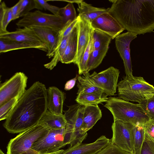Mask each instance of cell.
<instances>
[{
    "label": "cell",
    "instance_id": "obj_1",
    "mask_svg": "<svg viewBox=\"0 0 154 154\" xmlns=\"http://www.w3.org/2000/svg\"><path fill=\"white\" fill-rule=\"evenodd\" d=\"M47 89L37 81L26 90L3 124L8 132L20 133L38 124L48 109Z\"/></svg>",
    "mask_w": 154,
    "mask_h": 154
},
{
    "label": "cell",
    "instance_id": "obj_21",
    "mask_svg": "<svg viewBox=\"0 0 154 154\" xmlns=\"http://www.w3.org/2000/svg\"><path fill=\"white\" fill-rule=\"evenodd\" d=\"M38 124L48 130H59L65 128L66 121L64 114H55L47 109Z\"/></svg>",
    "mask_w": 154,
    "mask_h": 154
},
{
    "label": "cell",
    "instance_id": "obj_26",
    "mask_svg": "<svg viewBox=\"0 0 154 154\" xmlns=\"http://www.w3.org/2000/svg\"><path fill=\"white\" fill-rule=\"evenodd\" d=\"M30 48L40 50L39 47L32 45L0 39V53L16 50Z\"/></svg>",
    "mask_w": 154,
    "mask_h": 154
},
{
    "label": "cell",
    "instance_id": "obj_45",
    "mask_svg": "<svg viewBox=\"0 0 154 154\" xmlns=\"http://www.w3.org/2000/svg\"></svg>",
    "mask_w": 154,
    "mask_h": 154
},
{
    "label": "cell",
    "instance_id": "obj_5",
    "mask_svg": "<svg viewBox=\"0 0 154 154\" xmlns=\"http://www.w3.org/2000/svg\"><path fill=\"white\" fill-rule=\"evenodd\" d=\"M48 130L38 124L11 139L7 147V154H39L32 149L34 143Z\"/></svg>",
    "mask_w": 154,
    "mask_h": 154
},
{
    "label": "cell",
    "instance_id": "obj_9",
    "mask_svg": "<svg viewBox=\"0 0 154 154\" xmlns=\"http://www.w3.org/2000/svg\"><path fill=\"white\" fill-rule=\"evenodd\" d=\"M91 82L107 96H113L116 92L119 77V70L111 66L98 73L94 72L90 74L84 72Z\"/></svg>",
    "mask_w": 154,
    "mask_h": 154
},
{
    "label": "cell",
    "instance_id": "obj_39",
    "mask_svg": "<svg viewBox=\"0 0 154 154\" xmlns=\"http://www.w3.org/2000/svg\"><path fill=\"white\" fill-rule=\"evenodd\" d=\"M140 154H154V142L145 136Z\"/></svg>",
    "mask_w": 154,
    "mask_h": 154
},
{
    "label": "cell",
    "instance_id": "obj_38",
    "mask_svg": "<svg viewBox=\"0 0 154 154\" xmlns=\"http://www.w3.org/2000/svg\"><path fill=\"white\" fill-rule=\"evenodd\" d=\"M143 127L145 136L154 142V120L150 119Z\"/></svg>",
    "mask_w": 154,
    "mask_h": 154
},
{
    "label": "cell",
    "instance_id": "obj_22",
    "mask_svg": "<svg viewBox=\"0 0 154 154\" xmlns=\"http://www.w3.org/2000/svg\"><path fill=\"white\" fill-rule=\"evenodd\" d=\"M78 15L83 16L91 23L101 15L108 12L109 8H97L94 7L83 1L78 5Z\"/></svg>",
    "mask_w": 154,
    "mask_h": 154
},
{
    "label": "cell",
    "instance_id": "obj_33",
    "mask_svg": "<svg viewBox=\"0 0 154 154\" xmlns=\"http://www.w3.org/2000/svg\"><path fill=\"white\" fill-rule=\"evenodd\" d=\"M19 97L12 98L0 106V120L6 119L10 116L18 100Z\"/></svg>",
    "mask_w": 154,
    "mask_h": 154
},
{
    "label": "cell",
    "instance_id": "obj_35",
    "mask_svg": "<svg viewBox=\"0 0 154 154\" xmlns=\"http://www.w3.org/2000/svg\"><path fill=\"white\" fill-rule=\"evenodd\" d=\"M150 119L154 120V95L138 103Z\"/></svg>",
    "mask_w": 154,
    "mask_h": 154
},
{
    "label": "cell",
    "instance_id": "obj_18",
    "mask_svg": "<svg viewBox=\"0 0 154 154\" xmlns=\"http://www.w3.org/2000/svg\"><path fill=\"white\" fill-rule=\"evenodd\" d=\"M47 91L48 110L55 114L63 115L65 94L55 86L49 87Z\"/></svg>",
    "mask_w": 154,
    "mask_h": 154
},
{
    "label": "cell",
    "instance_id": "obj_36",
    "mask_svg": "<svg viewBox=\"0 0 154 154\" xmlns=\"http://www.w3.org/2000/svg\"><path fill=\"white\" fill-rule=\"evenodd\" d=\"M35 1L37 4V9L48 10L51 12L53 14L60 16V8L49 4L47 0H35Z\"/></svg>",
    "mask_w": 154,
    "mask_h": 154
},
{
    "label": "cell",
    "instance_id": "obj_17",
    "mask_svg": "<svg viewBox=\"0 0 154 154\" xmlns=\"http://www.w3.org/2000/svg\"><path fill=\"white\" fill-rule=\"evenodd\" d=\"M29 27L46 45L48 50L46 56L49 58L53 57L57 47L59 31L48 27L36 26Z\"/></svg>",
    "mask_w": 154,
    "mask_h": 154
},
{
    "label": "cell",
    "instance_id": "obj_40",
    "mask_svg": "<svg viewBox=\"0 0 154 154\" xmlns=\"http://www.w3.org/2000/svg\"><path fill=\"white\" fill-rule=\"evenodd\" d=\"M14 20L20 17V4L18 2L14 6L11 8Z\"/></svg>",
    "mask_w": 154,
    "mask_h": 154
},
{
    "label": "cell",
    "instance_id": "obj_14",
    "mask_svg": "<svg viewBox=\"0 0 154 154\" xmlns=\"http://www.w3.org/2000/svg\"><path fill=\"white\" fill-rule=\"evenodd\" d=\"M92 28L111 36L112 39L120 34L125 29L108 12L104 13L91 22Z\"/></svg>",
    "mask_w": 154,
    "mask_h": 154
},
{
    "label": "cell",
    "instance_id": "obj_7",
    "mask_svg": "<svg viewBox=\"0 0 154 154\" xmlns=\"http://www.w3.org/2000/svg\"><path fill=\"white\" fill-rule=\"evenodd\" d=\"M69 144V138L65 129L48 130V132L33 144L32 149L39 154L57 152Z\"/></svg>",
    "mask_w": 154,
    "mask_h": 154
},
{
    "label": "cell",
    "instance_id": "obj_30",
    "mask_svg": "<svg viewBox=\"0 0 154 154\" xmlns=\"http://www.w3.org/2000/svg\"><path fill=\"white\" fill-rule=\"evenodd\" d=\"M145 137L143 127L134 125V154H140Z\"/></svg>",
    "mask_w": 154,
    "mask_h": 154
},
{
    "label": "cell",
    "instance_id": "obj_15",
    "mask_svg": "<svg viewBox=\"0 0 154 154\" xmlns=\"http://www.w3.org/2000/svg\"><path fill=\"white\" fill-rule=\"evenodd\" d=\"M78 51L75 63L77 65L82 58L93 30L91 23L83 16L78 15Z\"/></svg>",
    "mask_w": 154,
    "mask_h": 154
},
{
    "label": "cell",
    "instance_id": "obj_20",
    "mask_svg": "<svg viewBox=\"0 0 154 154\" xmlns=\"http://www.w3.org/2000/svg\"><path fill=\"white\" fill-rule=\"evenodd\" d=\"M71 33L68 44L60 61L62 63L75 64L78 51V29L77 25Z\"/></svg>",
    "mask_w": 154,
    "mask_h": 154
},
{
    "label": "cell",
    "instance_id": "obj_13",
    "mask_svg": "<svg viewBox=\"0 0 154 154\" xmlns=\"http://www.w3.org/2000/svg\"><path fill=\"white\" fill-rule=\"evenodd\" d=\"M137 35L136 34L128 31L120 34L115 38L116 47L123 60L126 76H133L130 55V45L131 42L137 37Z\"/></svg>",
    "mask_w": 154,
    "mask_h": 154
},
{
    "label": "cell",
    "instance_id": "obj_29",
    "mask_svg": "<svg viewBox=\"0 0 154 154\" xmlns=\"http://www.w3.org/2000/svg\"><path fill=\"white\" fill-rule=\"evenodd\" d=\"M71 34V33L68 36L63 38L59 46L55 51L51 61L44 65L45 68L51 70L60 61V58L68 44Z\"/></svg>",
    "mask_w": 154,
    "mask_h": 154
},
{
    "label": "cell",
    "instance_id": "obj_42",
    "mask_svg": "<svg viewBox=\"0 0 154 154\" xmlns=\"http://www.w3.org/2000/svg\"><path fill=\"white\" fill-rule=\"evenodd\" d=\"M63 1L69 3H75L77 4H79L81 2H82L83 0H63Z\"/></svg>",
    "mask_w": 154,
    "mask_h": 154
},
{
    "label": "cell",
    "instance_id": "obj_43",
    "mask_svg": "<svg viewBox=\"0 0 154 154\" xmlns=\"http://www.w3.org/2000/svg\"><path fill=\"white\" fill-rule=\"evenodd\" d=\"M63 151H64V150H63V149H60L58 151L56 152L51 153L42 154H60V153H62Z\"/></svg>",
    "mask_w": 154,
    "mask_h": 154
},
{
    "label": "cell",
    "instance_id": "obj_25",
    "mask_svg": "<svg viewBox=\"0 0 154 154\" xmlns=\"http://www.w3.org/2000/svg\"><path fill=\"white\" fill-rule=\"evenodd\" d=\"M109 47L92 51L89 58L85 72H89L98 67L106 55Z\"/></svg>",
    "mask_w": 154,
    "mask_h": 154
},
{
    "label": "cell",
    "instance_id": "obj_6",
    "mask_svg": "<svg viewBox=\"0 0 154 154\" xmlns=\"http://www.w3.org/2000/svg\"><path fill=\"white\" fill-rule=\"evenodd\" d=\"M84 107L77 103L69 106L64 111L66 121L65 128L69 137L70 146L82 143L87 137V133L83 134L81 130Z\"/></svg>",
    "mask_w": 154,
    "mask_h": 154
},
{
    "label": "cell",
    "instance_id": "obj_12",
    "mask_svg": "<svg viewBox=\"0 0 154 154\" xmlns=\"http://www.w3.org/2000/svg\"><path fill=\"white\" fill-rule=\"evenodd\" d=\"M0 39L34 45L39 47L40 50L47 52L46 45L30 27L19 28L14 31L0 34Z\"/></svg>",
    "mask_w": 154,
    "mask_h": 154
},
{
    "label": "cell",
    "instance_id": "obj_11",
    "mask_svg": "<svg viewBox=\"0 0 154 154\" xmlns=\"http://www.w3.org/2000/svg\"><path fill=\"white\" fill-rule=\"evenodd\" d=\"M28 77L23 72H17L0 85V106L16 97L20 98L26 91Z\"/></svg>",
    "mask_w": 154,
    "mask_h": 154
},
{
    "label": "cell",
    "instance_id": "obj_27",
    "mask_svg": "<svg viewBox=\"0 0 154 154\" xmlns=\"http://www.w3.org/2000/svg\"><path fill=\"white\" fill-rule=\"evenodd\" d=\"M13 20L11 8L7 7L4 2H0V34L8 32L7 29L9 23Z\"/></svg>",
    "mask_w": 154,
    "mask_h": 154
},
{
    "label": "cell",
    "instance_id": "obj_34",
    "mask_svg": "<svg viewBox=\"0 0 154 154\" xmlns=\"http://www.w3.org/2000/svg\"><path fill=\"white\" fill-rule=\"evenodd\" d=\"M19 2L20 17H23L29 12L31 10L37 9V4L35 0H20Z\"/></svg>",
    "mask_w": 154,
    "mask_h": 154
},
{
    "label": "cell",
    "instance_id": "obj_24",
    "mask_svg": "<svg viewBox=\"0 0 154 154\" xmlns=\"http://www.w3.org/2000/svg\"><path fill=\"white\" fill-rule=\"evenodd\" d=\"M106 95L81 93L78 94L75 100L77 103L82 106L98 105L106 102L109 98Z\"/></svg>",
    "mask_w": 154,
    "mask_h": 154
},
{
    "label": "cell",
    "instance_id": "obj_44",
    "mask_svg": "<svg viewBox=\"0 0 154 154\" xmlns=\"http://www.w3.org/2000/svg\"><path fill=\"white\" fill-rule=\"evenodd\" d=\"M0 154H5L2 151V150L1 149L0 150Z\"/></svg>",
    "mask_w": 154,
    "mask_h": 154
},
{
    "label": "cell",
    "instance_id": "obj_41",
    "mask_svg": "<svg viewBox=\"0 0 154 154\" xmlns=\"http://www.w3.org/2000/svg\"><path fill=\"white\" fill-rule=\"evenodd\" d=\"M78 76L79 75H77L74 78L67 81L65 85L64 89L66 91H69L73 88L75 85Z\"/></svg>",
    "mask_w": 154,
    "mask_h": 154
},
{
    "label": "cell",
    "instance_id": "obj_19",
    "mask_svg": "<svg viewBox=\"0 0 154 154\" xmlns=\"http://www.w3.org/2000/svg\"><path fill=\"white\" fill-rule=\"evenodd\" d=\"M102 116L101 111L98 105L85 106L81 128L82 132L87 134V131L93 127Z\"/></svg>",
    "mask_w": 154,
    "mask_h": 154
},
{
    "label": "cell",
    "instance_id": "obj_32",
    "mask_svg": "<svg viewBox=\"0 0 154 154\" xmlns=\"http://www.w3.org/2000/svg\"><path fill=\"white\" fill-rule=\"evenodd\" d=\"M59 15L66 23L69 21H73L77 17L73 3H68L65 6L60 8Z\"/></svg>",
    "mask_w": 154,
    "mask_h": 154
},
{
    "label": "cell",
    "instance_id": "obj_31",
    "mask_svg": "<svg viewBox=\"0 0 154 154\" xmlns=\"http://www.w3.org/2000/svg\"><path fill=\"white\" fill-rule=\"evenodd\" d=\"M92 32L91 34L88 44L82 58L77 65L79 69V74L80 75L83 74L85 72L89 58L93 51Z\"/></svg>",
    "mask_w": 154,
    "mask_h": 154
},
{
    "label": "cell",
    "instance_id": "obj_23",
    "mask_svg": "<svg viewBox=\"0 0 154 154\" xmlns=\"http://www.w3.org/2000/svg\"><path fill=\"white\" fill-rule=\"evenodd\" d=\"M83 75L79 76L77 86L78 89L77 94L80 93H91L100 95H106L102 91L95 86L84 73Z\"/></svg>",
    "mask_w": 154,
    "mask_h": 154
},
{
    "label": "cell",
    "instance_id": "obj_4",
    "mask_svg": "<svg viewBox=\"0 0 154 154\" xmlns=\"http://www.w3.org/2000/svg\"><path fill=\"white\" fill-rule=\"evenodd\" d=\"M118 97L138 103L154 95V86L141 77L126 76L117 84Z\"/></svg>",
    "mask_w": 154,
    "mask_h": 154
},
{
    "label": "cell",
    "instance_id": "obj_16",
    "mask_svg": "<svg viewBox=\"0 0 154 154\" xmlns=\"http://www.w3.org/2000/svg\"><path fill=\"white\" fill-rule=\"evenodd\" d=\"M111 142V139L102 135L96 141L89 143H78L60 154H97Z\"/></svg>",
    "mask_w": 154,
    "mask_h": 154
},
{
    "label": "cell",
    "instance_id": "obj_8",
    "mask_svg": "<svg viewBox=\"0 0 154 154\" xmlns=\"http://www.w3.org/2000/svg\"><path fill=\"white\" fill-rule=\"evenodd\" d=\"M66 24L60 16L36 10L28 13L16 24L19 28L36 26L50 28L59 31Z\"/></svg>",
    "mask_w": 154,
    "mask_h": 154
},
{
    "label": "cell",
    "instance_id": "obj_28",
    "mask_svg": "<svg viewBox=\"0 0 154 154\" xmlns=\"http://www.w3.org/2000/svg\"><path fill=\"white\" fill-rule=\"evenodd\" d=\"M112 38L107 34L98 30L92 32L93 50L109 47Z\"/></svg>",
    "mask_w": 154,
    "mask_h": 154
},
{
    "label": "cell",
    "instance_id": "obj_3",
    "mask_svg": "<svg viewBox=\"0 0 154 154\" xmlns=\"http://www.w3.org/2000/svg\"><path fill=\"white\" fill-rule=\"evenodd\" d=\"M104 106L112 114L114 121L118 120L134 125L143 127L150 119L139 104L111 97Z\"/></svg>",
    "mask_w": 154,
    "mask_h": 154
},
{
    "label": "cell",
    "instance_id": "obj_2",
    "mask_svg": "<svg viewBox=\"0 0 154 154\" xmlns=\"http://www.w3.org/2000/svg\"><path fill=\"white\" fill-rule=\"evenodd\" d=\"M108 13L128 31L137 34L154 29V0H109Z\"/></svg>",
    "mask_w": 154,
    "mask_h": 154
},
{
    "label": "cell",
    "instance_id": "obj_37",
    "mask_svg": "<svg viewBox=\"0 0 154 154\" xmlns=\"http://www.w3.org/2000/svg\"><path fill=\"white\" fill-rule=\"evenodd\" d=\"M97 154H132L124 151L111 142Z\"/></svg>",
    "mask_w": 154,
    "mask_h": 154
},
{
    "label": "cell",
    "instance_id": "obj_10",
    "mask_svg": "<svg viewBox=\"0 0 154 154\" xmlns=\"http://www.w3.org/2000/svg\"><path fill=\"white\" fill-rule=\"evenodd\" d=\"M112 128L111 143L124 151L134 154V125L116 120L114 121Z\"/></svg>",
    "mask_w": 154,
    "mask_h": 154
}]
</instances>
